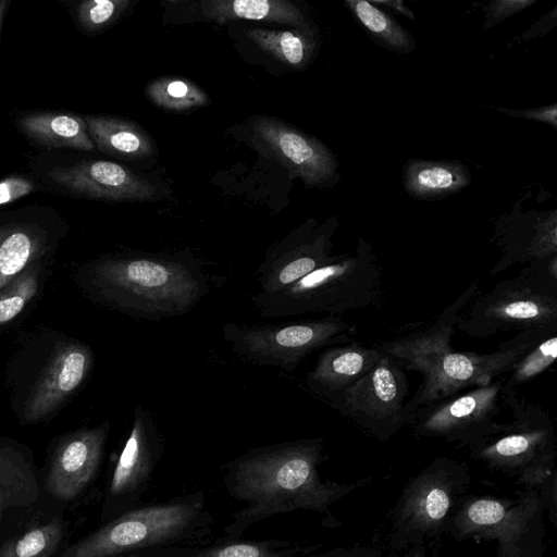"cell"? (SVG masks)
Here are the masks:
<instances>
[{"mask_svg": "<svg viewBox=\"0 0 557 557\" xmlns=\"http://www.w3.org/2000/svg\"><path fill=\"white\" fill-rule=\"evenodd\" d=\"M480 292L474 281L454 302L431 320L410 325L408 331L376 345L384 356L404 371L421 374L422 381L405 405V426L420 407L436 403L474 386L488 384L508 373L517 360L547 333L557 330L519 332L502 343L496 351H458L451 337L460 312Z\"/></svg>", "mask_w": 557, "mask_h": 557, "instance_id": "obj_1", "label": "cell"}, {"mask_svg": "<svg viewBox=\"0 0 557 557\" xmlns=\"http://www.w3.org/2000/svg\"><path fill=\"white\" fill-rule=\"evenodd\" d=\"M321 438H304L253 448L225 467L224 482L230 495L245 506L233 512L225 527L231 540L277 513L297 509L322 510L337 496V488L321 482L318 463Z\"/></svg>", "mask_w": 557, "mask_h": 557, "instance_id": "obj_2", "label": "cell"}, {"mask_svg": "<svg viewBox=\"0 0 557 557\" xmlns=\"http://www.w3.org/2000/svg\"><path fill=\"white\" fill-rule=\"evenodd\" d=\"M89 293L126 315L160 321L189 312L207 294L208 276L185 257L115 255L92 261L85 271Z\"/></svg>", "mask_w": 557, "mask_h": 557, "instance_id": "obj_3", "label": "cell"}, {"mask_svg": "<svg viewBox=\"0 0 557 557\" xmlns=\"http://www.w3.org/2000/svg\"><path fill=\"white\" fill-rule=\"evenodd\" d=\"M382 272L371 245L360 238L352 252L332 255L321 267L273 293L252 298L262 318L311 313L336 317L374 305L382 293Z\"/></svg>", "mask_w": 557, "mask_h": 557, "instance_id": "obj_4", "label": "cell"}, {"mask_svg": "<svg viewBox=\"0 0 557 557\" xmlns=\"http://www.w3.org/2000/svg\"><path fill=\"white\" fill-rule=\"evenodd\" d=\"M557 327V255L528 263L460 312L456 329L479 338Z\"/></svg>", "mask_w": 557, "mask_h": 557, "instance_id": "obj_5", "label": "cell"}, {"mask_svg": "<svg viewBox=\"0 0 557 557\" xmlns=\"http://www.w3.org/2000/svg\"><path fill=\"white\" fill-rule=\"evenodd\" d=\"M205 522L202 496L131 509L70 546L62 557H114L186 540Z\"/></svg>", "mask_w": 557, "mask_h": 557, "instance_id": "obj_6", "label": "cell"}, {"mask_svg": "<svg viewBox=\"0 0 557 557\" xmlns=\"http://www.w3.org/2000/svg\"><path fill=\"white\" fill-rule=\"evenodd\" d=\"M356 326L334 315L286 323L223 325L222 334L242 359L293 371L308 355L351 342Z\"/></svg>", "mask_w": 557, "mask_h": 557, "instance_id": "obj_7", "label": "cell"}, {"mask_svg": "<svg viewBox=\"0 0 557 557\" xmlns=\"http://www.w3.org/2000/svg\"><path fill=\"white\" fill-rule=\"evenodd\" d=\"M503 380L474 386L414 410L406 425L420 436L471 445L498 432Z\"/></svg>", "mask_w": 557, "mask_h": 557, "instance_id": "obj_8", "label": "cell"}, {"mask_svg": "<svg viewBox=\"0 0 557 557\" xmlns=\"http://www.w3.org/2000/svg\"><path fill=\"white\" fill-rule=\"evenodd\" d=\"M405 371L384 356L330 405L366 432L387 440L405 426L408 394Z\"/></svg>", "mask_w": 557, "mask_h": 557, "instance_id": "obj_9", "label": "cell"}, {"mask_svg": "<svg viewBox=\"0 0 557 557\" xmlns=\"http://www.w3.org/2000/svg\"><path fill=\"white\" fill-rule=\"evenodd\" d=\"M502 399L512 420L488 437L473 444L475 454L492 465L535 466L549 462L554 453V426L549 413L521 397L516 389H503Z\"/></svg>", "mask_w": 557, "mask_h": 557, "instance_id": "obj_10", "label": "cell"}, {"mask_svg": "<svg viewBox=\"0 0 557 557\" xmlns=\"http://www.w3.org/2000/svg\"><path fill=\"white\" fill-rule=\"evenodd\" d=\"M333 216L323 224L309 221L272 246L257 270L261 293L282 289L332 257V236L337 228Z\"/></svg>", "mask_w": 557, "mask_h": 557, "instance_id": "obj_11", "label": "cell"}, {"mask_svg": "<svg viewBox=\"0 0 557 557\" xmlns=\"http://www.w3.org/2000/svg\"><path fill=\"white\" fill-rule=\"evenodd\" d=\"M252 131L256 139L307 185L321 187L338 177L335 156L317 138L271 117H258Z\"/></svg>", "mask_w": 557, "mask_h": 557, "instance_id": "obj_12", "label": "cell"}, {"mask_svg": "<svg viewBox=\"0 0 557 557\" xmlns=\"http://www.w3.org/2000/svg\"><path fill=\"white\" fill-rule=\"evenodd\" d=\"M92 362V351L82 343L57 346L28 394L25 421L36 423L54 412L83 384Z\"/></svg>", "mask_w": 557, "mask_h": 557, "instance_id": "obj_13", "label": "cell"}, {"mask_svg": "<svg viewBox=\"0 0 557 557\" xmlns=\"http://www.w3.org/2000/svg\"><path fill=\"white\" fill-rule=\"evenodd\" d=\"M49 177L62 188L88 198L110 201H149L156 188L121 164L103 160H86L55 168Z\"/></svg>", "mask_w": 557, "mask_h": 557, "instance_id": "obj_14", "label": "cell"}, {"mask_svg": "<svg viewBox=\"0 0 557 557\" xmlns=\"http://www.w3.org/2000/svg\"><path fill=\"white\" fill-rule=\"evenodd\" d=\"M109 423L83 429L62 438L57 445L46 490L61 500L75 498L89 484L99 468Z\"/></svg>", "mask_w": 557, "mask_h": 557, "instance_id": "obj_15", "label": "cell"}, {"mask_svg": "<svg viewBox=\"0 0 557 557\" xmlns=\"http://www.w3.org/2000/svg\"><path fill=\"white\" fill-rule=\"evenodd\" d=\"M162 450V440L151 413L138 406L112 473L110 496L133 500L140 497L148 486Z\"/></svg>", "mask_w": 557, "mask_h": 557, "instance_id": "obj_16", "label": "cell"}, {"mask_svg": "<svg viewBox=\"0 0 557 557\" xmlns=\"http://www.w3.org/2000/svg\"><path fill=\"white\" fill-rule=\"evenodd\" d=\"M492 242L500 250V258L490 270L491 276L515 264H528L555 256L556 211L503 219L496 224Z\"/></svg>", "mask_w": 557, "mask_h": 557, "instance_id": "obj_17", "label": "cell"}, {"mask_svg": "<svg viewBox=\"0 0 557 557\" xmlns=\"http://www.w3.org/2000/svg\"><path fill=\"white\" fill-rule=\"evenodd\" d=\"M383 357L377 346L346 343L323 350L307 374L309 389L329 404L364 376Z\"/></svg>", "mask_w": 557, "mask_h": 557, "instance_id": "obj_18", "label": "cell"}, {"mask_svg": "<svg viewBox=\"0 0 557 557\" xmlns=\"http://www.w3.org/2000/svg\"><path fill=\"white\" fill-rule=\"evenodd\" d=\"M403 182L413 198L433 200L460 191L470 184L471 175L457 161L412 159L404 166Z\"/></svg>", "mask_w": 557, "mask_h": 557, "instance_id": "obj_19", "label": "cell"}, {"mask_svg": "<svg viewBox=\"0 0 557 557\" xmlns=\"http://www.w3.org/2000/svg\"><path fill=\"white\" fill-rule=\"evenodd\" d=\"M21 131L42 146L92 151L84 117L63 112H33L17 120Z\"/></svg>", "mask_w": 557, "mask_h": 557, "instance_id": "obj_20", "label": "cell"}, {"mask_svg": "<svg viewBox=\"0 0 557 557\" xmlns=\"http://www.w3.org/2000/svg\"><path fill=\"white\" fill-rule=\"evenodd\" d=\"M49 249L44 228L29 223H10L0 226V289L41 260Z\"/></svg>", "mask_w": 557, "mask_h": 557, "instance_id": "obj_21", "label": "cell"}, {"mask_svg": "<svg viewBox=\"0 0 557 557\" xmlns=\"http://www.w3.org/2000/svg\"><path fill=\"white\" fill-rule=\"evenodd\" d=\"M84 120L94 146L104 153L139 159L152 152L150 137L133 122L102 115H86Z\"/></svg>", "mask_w": 557, "mask_h": 557, "instance_id": "obj_22", "label": "cell"}, {"mask_svg": "<svg viewBox=\"0 0 557 557\" xmlns=\"http://www.w3.org/2000/svg\"><path fill=\"white\" fill-rule=\"evenodd\" d=\"M209 20L225 23L233 20L269 21L304 27L302 12L287 0H207L201 1Z\"/></svg>", "mask_w": 557, "mask_h": 557, "instance_id": "obj_23", "label": "cell"}, {"mask_svg": "<svg viewBox=\"0 0 557 557\" xmlns=\"http://www.w3.org/2000/svg\"><path fill=\"white\" fill-rule=\"evenodd\" d=\"M345 4L376 44L397 53L414 49L411 34L381 8L366 0H346Z\"/></svg>", "mask_w": 557, "mask_h": 557, "instance_id": "obj_24", "label": "cell"}, {"mask_svg": "<svg viewBox=\"0 0 557 557\" xmlns=\"http://www.w3.org/2000/svg\"><path fill=\"white\" fill-rule=\"evenodd\" d=\"M246 34L260 49L295 69L304 67L314 51L315 42L312 34L306 28L296 30L251 28Z\"/></svg>", "mask_w": 557, "mask_h": 557, "instance_id": "obj_25", "label": "cell"}, {"mask_svg": "<svg viewBox=\"0 0 557 557\" xmlns=\"http://www.w3.org/2000/svg\"><path fill=\"white\" fill-rule=\"evenodd\" d=\"M146 92L158 107L177 112L208 102L207 94L198 85L181 77H159L148 84Z\"/></svg>", "mask_w": 557, "mask_h": 557, "instance_id": "obj_26", "label": "cell"}, {"mask_svg": "<svg viewBox=\"0 0 557 557\" xmlns=\"http://www.w3.org/2000/svg\"><path fill=\"white\" fill-rule=\"evenodd\" d=\"M557 356V330L543 336L530 347L515 363L503 389H516L543 374L555 362Z\"/></svg>", "mask_w": 557, "mask_h": 557, "instance_id": "obj_27", "label": "cell"}, {"mask_svg": "<svg viewBox=\"0 0 557 557\" xmlns=\"http://www.w3.org/2000/svg\"><path fill=\"white\" fill-rule=\"evenodd\" d=\"M63 537V524L53 519L34 528L0 548V557H51Z\"/></svg>", "mask_w": 557, "mask_h": 557, "instance_id": "obj_28", "label": "cell"}, {"mask_svg": "<svg viewBox=\"0 0 557 557\" xmlns=\"http://www.w3.org/2000/svg\"><path fill=\"white\" fill-rule=\"evenodd\" d=\"M41 260L29 264L0 289V326L13 320L37 294Z\"/></svg>", "mask_w": 557, "mask_h": 557, "instance_id": "obj_29", "label": "cell"}, {"mask_svg": "<svg viewBox=\"0 0 557 557\" xmlns=\"http://www.w3.org/2000/svg\"><path fill=\"white\" fill-rule=\"evenodd\" d=\"M129 5V0H86L76 8V18L87 32L112 24Z\"/></svg>", "mask_w": 557, "mask_h": 557, "instance_id": "obj_30", "label": "cell"}, {"mask_svg": "<svg viewBox=\"0 0 557 557\" xmlns=\"http://www.w3.org/2000/svg\"><path fill=\"white\" fill-rule=\"evenodd\" d=\"M284 542H237L212 546L198 550L195 557H292L287 550L278 549Z\"/></svg>", "mask_w": 557, "mask_h": 557, "instance_id": "obj_31", "label": "cell"}, {"mask_svg": "<svg viewBox=\"0 0 557 557\" xmlns=\"http://www.w3.org/2000/svg\"><path fill=\"white\" fill-rule=\"evenodd\" d=\"M470 522L476 527H495L505 520L507 511L504 505L494 499H479L467 511Z\"/></svg>", "mask_w": 557, "mask_h": 557, "instance_id": "obj_32", "label": "cell"}, {"mask_svg": "<svg viewBox=\"0 0 557 557\" xmlns=\"http://www.w3.org/2000/svg\"><path fill=\"white\" fill-rule=\"evenodd\" d=\"M537 0H493L484 7L485 23L483 29H490L510 16L521 12Z\"/></svg>", "mask_w": 557, "mask_h": 557, "instance_id": "obj_33", "label": "cell"}, {"mask_svg": "<svg viewBox=\"0 0 557 557\" xmlns=\"http://www.w3.org/2000/svg\"><path fill=\"white\" fill-rule=\"evenodd\" d=\"M422 511L431 522H438L447 515L450 499L445 490L433 487L429 490L422 499Z\"/></svg>", "mask_w": 557, "mask_h": 557, "instance_id": "obj_34", "label": "cell"}, {"mask_svg": "<svg viewBox=\"0 0 557 557\" xmlns=\"http://www.w3.org/2000/svg\"><path fill=\"white\" fill-rule=\"evenodd\" d=\"M35 190L32 181L22 176H10L0 181V206L25 197Z\"/></svg>", "mask_w": 557, "mask_h": 557, "instance_id": "obj_35", "label": "cell"}, {"mask_svg": "<svg viewBox=\"0 0 557 557\" xmlns=\"http://www.w3.org/2000/svg\"><path fill=\"white\" fill-rule=\"evenodd\" d=\"M496 110L512 117L542 122L557 129V103L524 110H511L507 108H497Z\"/></svg>", "mask_w": 557, "mask_h": 557, "instance_id": "obj_36", "label": "cell"}, {"mask_svg": "<svg viewBox=\"0 0 557 557\" xmlns=\"http://www.w3.org/2000/svg\"><path fill=\"white\" fill-rule=\"evenodd\" d=\"M374 5H386L394 11L400 13L401 15H405L408 18L413 20L414 14L411 12L409 8H407L403 0H372L370 1Z\"/></svg>", "mask_w": 557, "mask_h": 557, "instance_id": "obj_37", "label": "cell"}, {"mask_svg": "<svg viewBox=\"0 0 557 557\" xmlns=\"http://www.w3.org/2000/svg\"><path fill=\"white\" fill-rule=\"evenodd\" d=\"M9 5H10V1L0 0V38H1V33H2L5 14L9 10Z\"/></svg>", "mask_w": 557, "mask_h": 557, "instance_id": "obj_38", "label": "cell"}, {"mask_svg": "<svg viewBox=\"0 0 557 557\" xmlns=\"http://www.w3.org/2000/svg\"><path fill=\"white\" fill-rule=\"evenodd\" d=\"M114 557H147V556H141L137 553H132V554H125V555H120V556H114Z\"/></svg>", "mask_w": 557, "mask_h": 557, "instance_id": "obj_39", "label": "cell"}, {"mask_svg": "<svg viewBox=\"0 0 557 557\" xmlns=\"http://www.w3.org/2000/svg\"><path fill=\"white\" fill-rule=\"evenodd\" d=\"M0 520H1V500H0Z\"/></svg>", "mask_w": 557, "mask_h": 557, "instance_id": "obj_40", "label": "cell"}]
</instances>
